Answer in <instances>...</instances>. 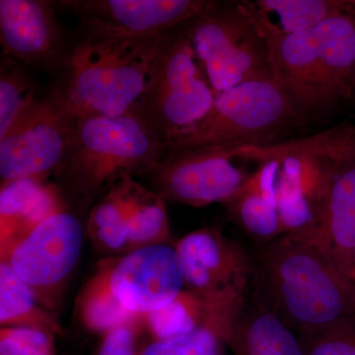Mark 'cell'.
Wrapping results in <instances>:
<instances>
[{"label":"cell","mask_w":355,"mask_h":355,"mask_svg":"<svg viewBox=\"0 0 355 355\" xmlns=\"http://www.w3.org/2000/svg\"><path fill=\"white\" fill-rule=\"evenodd\" d=\"M250 292L297 336L355 315V282L305 232L286 233L260 247Z\"/></svg>","instance_id":"obj_1"},{"label":"cell","mask_w":355,"mask_h":355,"mask_svg":"<svg viewBox=\"0 0 355 355\" xmlns=\"http://www.w3.org/2000/svg\"><path fill=\"white\" fill-rule=\"evenodd\" d=\"M83 29V36L60 62L64 78L53 92L78 118L130 113L164 35L137 38Z\"/></svg>","instance_id":"obj_2"},{"label":"cell","mask_w":355,"mask_h":355,"mask_svg":"<svg viewBox=\"0 0 355 355\" xmlns=\"http://www.w3.org/2000/svg\"><path fill=\"white\" fill-rule=\"evenodd\" d=\"M184 286L176 248H139L98 263L79 297V314L89 330L107 333L165 307Z\"/></svg>","instance_id":"obj_3"},{"label":"cell","mask_w":355,"mask_h":355,"mask_svg":"<svg viewBox=\"0 0 355 355\" xmlns=\"http://www.w3.org/2000/svg\"><path fill=\"white\" fill-rule=\"evenodd\" d=\"M164 155V144L132 112L83 116L57 174L76 195L90 202L125 177L150 174Z\"/></svg>","instance_id":"obj_4"},{"label":"cell","mask_w":355,"mask_h":355,"mask_svg":"<svg viewBox=\"0 0 355 355\" xmlns=\"http://www.w3.org/2000/svg\"><path fill=\"white\" fill-rule=\"evenodd\" d=\"M305 121L272 80L250 81L216 96L209 113L165 144V154L191 149L263 146Z\"/></svg>","instance_id":"obj_5"},{"label":"cell","mask_w":355,"mask_h":355,"mask_svg":"<svg viewBox=\"0 0 355 355\" xmlns=\"http://www.w3.org/2000/svg\"><path fill=\"white\" fill-rule=\"evenodd\" d=\"M214 89L187 29L163 36L144 91L132 111L163 144L209 113Z\"/></svg>","instance_id":"obj_6"},{"label":"cell","mask_w":355,"mask_h":355,"mask_svg":"<svg viewBox=\"0 0 355 355\" xmlns=\"http://www.w3.org/2000/svg\"><path fill=\"white\" fill-rule=\"evenodd\" d=\"M187 32L216 96L250 81H273L268 48L249 2L214 1L188 23Z\"/></svg>","instance_id":"obj_7"},{"label":"cell","mask_w":355,"mask_h":355,"mask_svg":"<svg viewBox=\"0 0 355 355\" xmlns=\"http://www.w3.org/2000/svg\"><path fill=\"white\" fill-rule=\"evenodd\" d=\"M318 159L319 189L314 217L305 232L331 254L350 279L355 250V125L308 137Z\"/></svg>","instance_id":"obj_8"},{"label":"cell","mask_w":355,"mask_h":355,"mask_svg":"<svg viewBox=\"0 0 355 355\" xmlns=\"http://www.w3.org/2000/svg\"><path fill=\"white\" fill-rule=\"evenodd\" d=\"M83 235L79 219L62 207L0 249L1 263L27 284L41 306L53 309L80 257Z\"/></svg>","instance_id":"obj_9"},{"label":"cell","mask_w":355,"mask_h":355,"mask_svg":"<svg viewBox=\"0 0 355 355\" xmlns=\"http://www.w3.org/2000/svg\"><path fill=\"white\" fill-rule=\"evenodd\" d=\"M78 119L55 92L39 98L0 139L1 184L57 174L69 153Z\"/></svg>","instance_id":"obj_10"},{"label":"cell","mask_w":355,"mask_h":355,"mask_svg":"<svg viewBox=\"0 0 355 355\" xmlns=\"http://www.w3.org/2000/svg\"><path fill=\"white\" fill-rule=\"evenodd\" d=\"M254 22L268 48L273 83L304 118L323 113L343 99L322 62L313 30L286 34L251 3Z\"/></svg>","instance_id":"obj_11"},{"label":"cell","mask_w":355,"mask_h":355,"mask_svg":"<svg viewBox=\"0 0 355 355\" xmlns=\"http://www.w3.org/2000/svg\"><path fill=\"white\" fill-rule=\"evenodd\" d=\"M188 291L212 303L238 309L251 286L253 256L239 243L207 227L176 244Z\"/></svg>","instance_id":"obj_12"},{"label":"cell","mask_w":355,"mask_h":355,"mask_svg":"<svg viewBox=\"0 0 355 355\" xmlns=\"http://www.w3.org/2000/svg\"><path fill=\"white\" fill-rule=\"evenodd\" d=\"M235 159L230 148L222 147L168 153L149 175L164 200L202 207L225 202L251 176Z\"/></svg>","instance_id":"obj_13"},{"label":"cell","mask_w":355,"mask_h":355,"mask_svg":"<svg viewBox=\"0 0 355 355\" xmlns=\"http://www.w3.org/2000/svg\"><path fill=\"white\" fill-rule=\"evenodd\" d=\"M214 1L205 0H64L83 28L153 38L171 32L207 11Z\"/></svg>","instance_id":"obj_14"},{"label":"cell","mask_w":355,"mask_h":355,"mask_svg":"<svg viewBox=\"0 0 355 355\" xmlns=\"http://www.w3.org/2000/svg\"><path fill=\"white\" fill-rule=\"evenodd\" d=\"M55 4L44 0H1L0 43L6 58L24 65L62 62L64 38Z\"/></svg>","instance_id":"obj_15"},{"label":"cell","mask_w":355,"mask_h":355,"mask_svg":"<svg viewBox=\"0 0 355 355\" xmlns=\"http://www.w3.org/2000/svg\"><path fill=\"white\" fill-rule=\"evenodd\" d=\"M257 163V171L224 205L235 223L263 246L282 235L275 195L279 163L273 158Z\"/></svg>","instance_id":"obj_16"},{"label":"cell","mask_w":355,"mask_h":355,"mask_svg":"<svg viewBox=\"0 0 355 355\" xmlns=\"http://www.w3.org/2000/svg\"><path fill=\"white\" fill-rule=\"evenodd\" d=\"M225 340L236 355H305L299 338L248 291Z\"/></svg>","instance_id":"obj_17"},{"label":"cell","mask_w":355,"mask_h":355,"mask_svg":"<svg viewBox=\"0 0 355 355\" xmlns=\"http://www.w3.org/2000/svg\"><path fill=\"white\" fill-rule=\"evenodd\" d=\"M64 207L60 189L44 179L25 178L1 184L0 249Z\"/></svg>","instance_id":"obj_18"},{"label":"cell","mask_w":355,"mask_h":355,"mask_svg":"<svg viewBox=\"0 0 355 355\" xmlns=\"http://www.w3.org/2000/svg\"><path fill=\"white\" fill-rule=\"evenodd\" d=\"M312 30L322 62L343 99H349L355 90L354 14L349 7Z\"/></svg>","instance_id":"obj_19"},{"label":"cell","mask_w":355,"mask_h":355,"mask_svg":"<svg viewBox=\"0 0 355 355\" xmlns=\"http://www.w3.org/2000/svg\"><path fill=\"white\" fill-rule=\"evenodd\" d=\"M230 316L227 308L184 289L172 302L151 313L144 320L156 340H165L207 324L225 328Z\"/></svg>","instance_id":"obj_20"},{"label":"cell","mask_w":355,"mask_h":355,"mask_svg":"<svg viewBox=\"0 0 355 355\" xmlns=\"http://www.w3.org/2000/svg\"><path fill=\"white\" fill-rule=\"evenodd\" d=\"M128 218V252L139 248L167 245L170 225L165 200L142 188L132 177L121 180Z\"/></svg>","instance_id":"obj_21"},{"label":"cell","mask_w":355,"mask_h":355,"mask_svg":"<svg viewBox=\"0 0 355 355\" xmlns=\"http://www.w3.org/2000/svg\"><path fill=\"white\" fill-rule=\"evenodd\" d=\"M37 303L27 284L6 263H0V324L39 329L50 334L60 331L58 320Z\"/></svg>","instance_id":"obj_22"},{"label":"cell","mask_w":355,"mask_h":355,"mask_svg":"<svg viewBox=\"0 0 355 355\" xmlns=\"http://www.w3.org/2000/svg\"><path fill=\"white\" fill-rule=\"evenodd\" d=\"M87 234L101 251L128 252V209L121 181L91 210Z\"/></svg>","instance_id":"obj_23"},{"label":"cell","mask_w":355,"mask_h":355,"mask_svg":"<svg viewBox=\"0 0 355 355\" xmlns=\"http://www.w3.org/2000/svg\"><path fill=\"white\" fill-rule=\"evenodd\" d=\"M266 15L275 14V24L286 34L309 31L324 20L349 9V1L336 0H259L254 3Z\"/></svg>","instance_id":"obj_24"},{"label":"cell","mask_w":355,"mask_h":355,"mask_svg":"<svg viewBox=\"0 0 355 355\" xmlns=\"http://www.w3.org/2000/svg\"><path fill=\"white\" fill-rule=\"evenodd\" d=\"M36 87L22 64L2 58L0 67V139L38 101Z\"/></svg>","instance_id":"obj_25"},{"label":"cell","mask_w":355,"mask_h":355,"mask_svg":"<svg viewBox=\"0 0 355 355\" xmlns=\"http://www.w3.org/2000/svg\"><path fill=\"white\" fill-rule=\"evenodd\" d=\"M220 338H224L221 330L207 324L184 335L156 340L141 355H217Z\"/></svg>","instance_id":"obj_26"},{"label":"cell","mask_w":355,"mask_h":355,"mask_svg":"<svg viewBox=\"0 0 355 355\" xmlns=\"http://www.w3.org/2000/svg\"><path fill=\"white\" fill-rule=\"evenodd\" d=\"M298 338L305 355H355V315Z\"/></svg>","instance_id":"obj_27"},{"label":"cell","mask_w":355,"mask_h":355,"mask_svg":"<svg viewBox=\"0 0 355 355\" xmlns=\"http://www.w3.org/2000/svg\"><path fill=\"white\" fill-rule=\"evenodd\" d=\"M0 355H53L51 334L28 327L2 328Z\"/></svg>","instance_id":"obj_28"},{"label":"cell","mask_w":355,"mask_h":355,"mask_svg":"<svg viewBox=\"0 0 355 355\" xmlns=\"http://www.w3.org/2000/svg\"><path fill=\"white\" fill-rule=\"evenodd\" d=\"M137 321L120 324L107 331L98 355H137L135 349Z\"/></svg>","instance_id":"obj_29"},{"label":"cell","mask_w":355,"mask_h":355,"mask_svg":"<svg viewBox=\"0 0 355 355\" xmlns=\"http://www.w3.org/2000/svg\"><path fill=\"white\" fill-rule=\"evenodd\" d=\"M350 279L355 282V250L354 256H352V272H350Z\"/></svg>","instance_id":"obj_30"},{"label":"cell","mask_w":355,"mask_h":355,"mask_svg":"<svg viewBox=\"0 0 355 355\" xmlns=\"http://www.w3.org/2000/svg\"><path fill=\"white\" fill-rule=\"evenodd\" d=\"M349 7L350 12H352L355 15V1H349Z\"/></svg>","instance_id":"obj_31"}]
</instances>
